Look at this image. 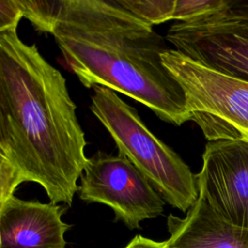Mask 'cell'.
<instances>
[{
  "label": "cell",
  "instance_id": "cell-16",
  "mask_svg": "<svg viewBox=\"0 0 248 248\" xmlns=\"http://www.w3.org/2000/svg\"><path fill=\"white\" fill-rule=\"evenodd\" d=\"M124 248H167L165 241H155L142 235H136Z\"/></svg>",
  "mask_w": 248,
  "mask_h": 248
},
{
  "label": "cell",
  "instance_id": "cell-14",
  "mask_svg": "<svg viewBox=\"0 0 248 248\" xmlns=\"http://www.w3.org/2000/svg\"><path fill=\"white\" fill-rule=\"evenodd\" d=\"M22 17L17 0H0V34L17 29Z\"/></svg>",
  "mask_w": 248,
  "mask_h": 248
},
{
  "label": "cell",
  "instance_id": "cell-1",
  "mask_svg": "<svg viewBox=\"0 0 248 248\" xmlns=\"http://www.w3.org/2000/svg\"><path fill=\"white\" fill-rule=\"evenodd\" d=\"M46 33L84 87L124 94L168 123L190 120L182 88L161 59L164 39L117 0H58Z\"/></svg>",
  "mask_w": 248,
  "mask_h": 248
},
{
  "label": "cell",
  "instance_id": "cell-11",
  "mask_svg": "<svg viewBox=\"0 0 248 248\" xmlns=\"http://www.w3.org/2000/svg\"><path fill=\"white\" fill-rule=\"evenodd\" d=\"M22 182H25V178L20 170L12 158L0 148V211Z\"/></svg>",
  "mask_w": 248,
  "mask_h": 248
},
{
  "label": "cell",
  "instance_id": "cell-7",
  "mask_svg": "<svg viewBox=\"0 0 248 248\" xmlns=\"http://www.w3.org/2000/svg\"><path fill=\"white\" fill-rule=\"evenodd\" d=\"M199 193L226 221L248 229V140L208 141L196 174Z\"/></svg>",
  "mask_w": 248,
  "mask_h": 248
},
{
  "label": "cell",
  "instance_id": "cell-2",
  "mask_svg": "<svg viewBox=\"0 0 248 248\" xmlns=\"http://www.w3.org/2000/svg\"><path fill=\"white\" fill-rule=\"evenodd\" d=\"M0 85L9 156L50 202L71 205L88 158L65 78L13 29L0 34Z\"/></svg>",
  "mask_w": 248,
  "mask_h": 248
},
{
  "label": "cell",
  "instance_id": "cell-6",
  "mask_svg": "<svg viewBox=\"0 0 248 248\" xmlns=\"http://www.w3.org/2000/svg\"><path fill=\"white\" fill-rule=\"evenodd\" d=\"M223 7L173 23L166 39L194 61L248 82V16L231 14Z\"/></svg>",
  "mask_w": 248,
  "mask_h": 248
},
{
  "label": "cell",
  "instance_id": "cell-10",
  "mask_svg": "<svg viewBox=\"0 0 248 248\" xmlns=\"http://www.w3.org/2000/svg\"><path fill=\"white\" fill-rule=\"evenodd\" d=\"M117 2L151 27L173 19L175 0H117Z\"/></svg>",
  "mask_w": 248,
  "mask_h": 248
},
{
  "label": "cell",
  "instance_id": "cell-5",
  "mask_svg": "<svg viewBox=\"0 0 248 248\" xmlns=\"http://www.w3.org/2000/svg\"><path fill=\"white\" fill-rule=\"evenodd\" d=\"M79 199L109 206L129 229L160 216L165 202L146 177L122 154L97 151L80 175Z\"/></svg>",
  "mask_w": 248,
  "mask_h": 248
},
{
  "label": "cell",
  "instance_id": "cell-12",
  "mask_svg": "<svg viewBox=\"0 0 248 248\" xmlns=\"http://www.w3.org/2000/svg\"><path fill=\"white\" fill-rule=\"evenodd\" d=\"M56 2L17 0L22 16L27 18L37 31L43 33H46L56 8Z\"/></svg>",
  "mask_w": 248,
  "mask_h": 248
},
{
  "label": "cell",
  "instance_id": "cell-9",
  "mask_svg": "<svg viewBox=\"0 0 248 248\" xmlns=\"http://www.w3.org/2000/svg\"><path fill=\"white\" fill-rule=\"evenodd\" d=\"M167 227V248H248V229L223 219L200 193L185 217L168 216Z\"/></svg>",
  "mask_w": 248,
  "mask_h": 248
},
{
  "label": "cell",
  "instance_id": "cell-15",
  "mask_svg": "<svg viewBox=\"0 0 248 248\" xmlns=\"http://www.w3.org/2000/svg\"><path fill=\"white\" fill-rule=\"evenodd\" d=\"M0 148H2L9 156V134H8V125H7V119L5 114L1 85H0Z\"/></svg>",
  "mask_w": 248,
  "mask_h": 248
},
{
  "label": "cell",
  "instance_id": "cell-17",
  "mask_svg": "<svg viewBox=\"0 0 248 248\" xmlns=\"http://www.w3.org/2000/svg\"><path fill=\"white\" fill-rule=\"evenodd\" d=\"M243 139H247V140H248V135H247L245 138H243Z\"/></svg>",
  "mask_w": 248,
  "mask_h": 248
},
{
  "label": "cell",
  "instance_id": "cell-8",
  "mask_svg": "<svg viewBox=\"0 0 248 248\" xmlns=\"http://www.w3.org/2000/svg\"><path fill=\"white\" fill-rule=\"evenodd\" d=\"M65 207L11 197L0 211V248H66Z\"/></svg>",
  "mask_w": 248,
  "mask_h": 248
},
{
  "label": "cell",
  "instance_id": "cell-3",
  "mask_svg": "<svg viewBox=\"0 0 248 248\" xmlns=\"http://www.w3.org/2000/svg\"><path fill=\"white\" fill-rule=\"evenodd\" d=\"M91 111L125 156L171 206L187 212L199 197L196 175L143 123L136 108L105 86L92 87Z\"/></svg>",
  "mask_w": 248,
  "mask_h": 248
},
{
  "label": "cell",
  "instance_id": "cell-4",
  "mask_svg": "<svg viewBox=\"0 0 248 248\" xmlns=\"http://www.w3.org/2000/svg\"><path fill=\"white\" fill-rule=\"evenodd\" d=\"M161 59L182 88L190 120L209 141L248 135L247 81L207 68L175 48H168Z\"/></svg>",
  "mask_w": 248,
  "mask_h": 248
},
{
  "label": "cell",
  "instance_id": "cell-13",
  "mask_svg": "<svg viewBox=\"0 0 248 248\" xmlns=\"http://www.w3.org/2000/svg\"><path fill=\"white\" fill-rule=\"evenodd\" d=\"M226 0H175L173 19L189 21L220 10Z\"/></svg>",
  "mask_w": 248,
  "mask_h": 248
}]
</instances>
